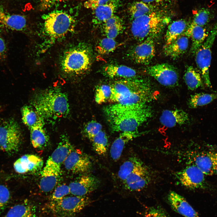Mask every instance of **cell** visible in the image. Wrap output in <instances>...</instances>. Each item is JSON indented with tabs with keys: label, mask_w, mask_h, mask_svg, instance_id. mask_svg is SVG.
Listing matches in <instances>:
<instances>
[{
	"label": "cell",
	"mask_w": 217,
	"mask_h": 217,
	"mask_svg": "<svg viewBox=\"0 0 217 217\" xmlns=\"http://www.w3.org/2000/svg\"><path fill=\"white\" fill-rule=\"evenodd\" d=\"M104 112L114 132H137L138 127L152 115L147 104L125 105L115 103L106 106Z\"/></svg>",
	"instance_id": "obj_1"
},
{
	"label": "cell",
	"mask_w": 217,
	"mask_h": 217,
	"mask_svg": "<svg viewBox=\"0 0 217 217\" xmlns=\"http://www.w3.org/2000/svg\"><path fill=\"white\" fill-rule=\"evenodd\" d=\"M109 101L125 105L147 104L155 99L154 91L146 79L138 76L116 80L111 85Z\"/></svg>",
	"instance_id": "obj_2"
},
{
	"label": "cell",
	"mask_w": 217,
	"mask_h": 217,
	"mask_svg": "<svg viewBox=\"0 0 217 217\" xmlns=\"http://www.w3.org/2000/svg\"><path fill=\"white\" fill-rule=\"evenodd\" d=\"M31 103L44 120H55L65 118L69 112L67 96L57 88H51L36 93Z\"/></svg>",
	"instance_id": "obj_3"
},
{
	"label": "cell",
	"mask_w": 217,
	"mask_h": 217,
	"mask_svg": "<svg viewBox=\"0 0 217 217\" xmlns=\"http://www.w3.org/2000/svg\"><path fill=\"white\" fill-rule=\"evenodd\" d=\"M42 29L46 44H52L67 36L73 30L75 20L74 18L67 12L55 10L44 14Z\"/></svg>",
	"instance_id": "obj_4"
},
{
	"label": "cell",
	"mask_w": 217,
	"mask_h": 217,
	"mask_svg": "<svg viewBox=\"0 0 217 217\" xmlns=\"http://www.w3.org/2000/svg\"><path fill=\"white\" fill-rule=\"evenodd\" d=\"M91 54L89 48L83 44L72 46L67 49L62 55L61 67L62 71L70 76L84 74L91 64Z\"/></svg>",
	"instance_id": "obj_5"
},
{
	"label": "cell",
	"mask_w": 217,
	"mask_h": 217,
	"mask_svg": "<svg viewBox=\"0 0 217 217\" xmlns=\"http://www.w3.org/2000/svg\"><path fill=\"white\" fill-rule=\"evenodd\" d=\"M165 19L159 13L152 11L133 20L131 31L133 37L142 42L148 38L154 39L162 32Z\"/></svg>",
	"instance_id": "obj_6"
},
{
	"label": "cell",
	"mask_w": 217,
	"mask_h": 217,
	"mask_svg": "<svg viewBox=\"0 0 217 217\" xmlns=\"http://www.w3.org/2000/svg\"><path fill=\"white\" fill-rule=\"evenodd\" d=\"M21 133L17 122L9 118L0 125V149L9 155L17 152L21 141Z\"/></svg>",
	"instance_id": "obj_7"
},
{
	"label": "cell",
	"mask_w": 217,
	"mask_h": 217,
	"mask_svg": "<svg viewBox=\"0 0 217 217\" xmlns=\"http://www.w3.org/2000/svg\"><path fill=\"white\" fill-rule=\"evenodd\" d=\"M217 36V21L210 31L202 45L196 52L195 61L201 76L206 85L211 84L209 77V68L212 58L211 48Z\"/></svg>",
	"instance_id": "obj_8"
},
{
	"label": "cell",
	"mask_w": 217,
	"mask_h": 217,
	"mask_svg": "<svg viewBox=\"0 0 217 217\" xmlns=\"http://www.w3.org/2000/svg\"><path fill=\"white\" fill-rule=\"evenodd\" d=\"M91 202L86 196H67L60 200L49 204V207L56 217H74Z\"/></svg>",
	"instance_id": "obj_9"
},
{
	"label": "cell",
	"mask_w": 217,
	"mask_h": 217,
	"mask_svg": "<svg viewBox=\"0 0 217 217\" xmlns=\"http://www.w3.org/2000/svg\"><path fill=\"white\" fill-rule=\"evenodd\" d=\"M204 173L193 164L176 174L177 178L184 186L190 190L206 189L208 187Z\"/></svg>",
	"instance_id": "obj_10"
},
{
	"label": "cell",
	"mask_w": 217,
	"mask_h": 217,
	"mask_svg": "<svg viewBox=\"0 0 217 217\" xmlns=\"http://www.w3.org/2000/svg\"><path fill=\"white\" fill-rule=\"evenodd\" d=\"M146 72L164 86L174 87L178 84L179 75L173 65L167 63L157 64L147 67Z\"/></svg>",
	"instance_id": "obj_11"
},
{
	"label": "cell",
	"mask_w": 217,
	"mask_h": 217,
	"mask_svg": "<svg viewBox=\"0 0 217 217\" xmlns=\"http://www.w3.org/2000/svg\"><path fill=\"white\" fill-rule=\"evenodd\" d=\"M154 39L150 38H147L133 46L128 53L130 59L137 64H149L155 54Z\"/></svg>",
	"instance_id": "obj_12"
},
{
	"label": "cell",
	"mask_w": 217,
	"mask_h": 217,
	"mask_svg": "<svg viewBox=\"0 0 217 217\" xmlns=\"http://www.w3.org/2000/svg\"><path fill=\"white\" fill-rule=\"evenodd\" d=\"M63 164L66 169L74 173L87 172L92 166L90 158L80 150L74 148Z\"/></svg>",
	"instance_id": "obj_13"
},
{
	"label": "cell",
	"mask_w": 217,
	"mask_h": 217,
	"mask_svg": "<svg viewBox=\"0 0 217 217\" xmlns=\"http://www.w3.org/2000/svg\"><path fill=\"white\" fill-rule=\"evenodd\" d=\"M151 180L150 172L144 164L129 175L123 182L125 189L134 191L143 189L148 185Z\"/></svg>",
	"instance_id": "obj_14"
},
{
	"label": "cell",
	"mask_w": 217,
	"mask_h": 217,
	"mask_svg": "<svg viewBox=\"0 0 217 217\" xmlns=\"http://www.w3.org/2000/svg\"><path fill=\"white\" fill-rule=\"evenodd\" d=\"M100 182L95 176L90 175H83L68 185L70 194L76 196H85L98 187Z\"/></svg>",
	"instance_id": "obj_15"
},
{
	"label": "cell",
	"mask_w": 217,
	"mask_h": 217,
	"mask_svg": "<svg viewBox=\"0 0 217 217\" xmlns=\"http://www.w3.org/2000/svg\"><path fill=\"white\" fill-rule=\"evenodd\" d=\"M61 167L46 164L41 172L39 187L43 192L52 191L55 187L60 176Z\"/></svg>",
	"instance_id": "obj_16"
},
{
	"label": "cell",
	"mask_w": 217,
	"mask_h": 217,
	"mask_svg": "<svg viewBox=\"0 0 217 217\" xmlns=\"http://www.w3.org/2000/svg\"><path fill=\"white\" fill-rule=\"evenodd\" d=\"M167 200L172 209L184 217H200L184 197L176 192H170Z\"/></svg>",
	"instance_id": "obj_17"
},
{
	"label": "cell",
	"mask_w": 217,
	"mask_h": 217,
	"mask_svg": "<svg viewBox=\"0 0 217 217\" xmlns=\"http://www.w3.org/2000/svg\"><path fill=\"white\" fill-rule=\"evenodd\" d=\"M43 161L39 156L30 154L25 155L17 160L13 166L15 171L19 174L35 172L39 170L43 165Z\"/></svg>",
	"instance_id": "obj_18"
},
{
	"label": "cell",
	"mask_w": 217,
	"mask_h": 217,
	"mask_svg": "<svg viewBox=\"0 0 217 217\" xmlns=\"http://www.w3.org/2000/svg\"><path fill=\"white\" fill-rule=\"evenodd\" d=\"M27 20L23 15L11 14L0 5V25L2 27L13 31H23L27 27Z\"/></svg>",
	"instance_id": "obj_19"
},
{
	"label": "cell",
	"mask_w": 217,
	"mask_h": 217,
	"mask_svg": "<svg viewBox=\"0 0 217 217\" xmlns=\"http://www.w3.org/2000/svg\"><path fill=\"white\" fill-rule=\"evenodd\" d=\"M74 148L68 137L63 136L56 148L48 158L46 164L61 167Z\"/></svg>",
	"instance_id": "obj_20"
},
{
	"label": "cell",
	"mask_w": 217,
	"mask_h": 217,
	"mask_svg": "<svg viewBox=\"0 0 217 217\" xmlns=\"http://www.w3.org/2000/svg\"><path fill=\"white\" fill-rule=\"evenodd\" d=\"M160 121L162 125L169 128L177 125H182L189 120L188 114L181 109L165 110L160 117Z\"/></svg>",
	"instance_id": "obj_21"
},
{
	"label": "cell",
	"mask_w": 217,
	"mask_h": 217,
	"mask_svg": "<svg viewBox=\"0 0 217 217\" xmlns=\"http://www.w3.org/2000/svg\"><path fill=\"white\" fill-rule=\"evenodd\" d=\"M120 4V0H116L97 7L93 11L92 22L95 26L102 24L115 15Z\"/></svg>",
	"instance_id": "obj_22"
},
{
	"label": "cell",
	"mask_w": 217,
	"mask_h": 217,
	"mask_svg": "<svg viewBox=\"0 0 217 217\" xmlns=\"http://www.w3.org/2000/svg\"><path fill=\"white\" fill-rule=\"evenodd\" d=\"M215 152L206 150L199 151L193 157V164L206 175L214 174L213 159Z\"/></svg>",
	"instance_id": "obj_23"
},
{
	"label": "cell",
	"mask_w": 217,
	"mask_h": 217,
	"mask_svg": "<svg viewBox=\"0 0 217 217\" xmlns=\"http://www.w3.org/2000/svg\"><path fill=\"white\" fill-rule=\"evenodd\" d=\"M189 37L183 35L163 48L165 55L173 59L181 57L187 51L189 44Z\"/></svg>",
	"instance_id": "obj_24"
},
{
	"label": "cell",
	"mask_w": 217,
	"mask_h": 217,
	"mask_svg": "<svg viewBox=\"0 0 217 217\" xmlns=\"http://www.w3.org/2000/svg\"><path fill=\"white\" fill-rule=\"evenodd\" d=\"M208 34L204 27L195 25L192 23L189 25L183 35L191 38V53H196L205 41Z\"/></svg>",
	"instance_id": "obj_25"
},
{
	"label": "cell",
	"mask_w": 217,
	"mask_h": 217,
	"mask_svg": "<svg viewBox=\"0 0 217 217\" xmlns=\"http://www.w3.org/2000/svg\"><path fill=\"white\" fill-rule=\"evenodd\" d=\"M139 135L138 132H124L121 133L112 144L110 149L111 158L115 161L120 157L125 145Z\"/></svg>",
	"instance_id": "obj_26"
},
{
	"label": "cell",
	"mask_w": 217,
	"mask_h": 217,
	"mask_svg": "<svg viewBox=\"0 0 217 217\" xmlns=\"http://www.w3.org/2000/svg\"><path fill=\"white\" fill-rule=\"evenodd\" d=\"M103 72L105 75L111 78L124 79L137 76L134 69L124 65L109 64L104 68Z\"/></svg>",
	"instance_id": "obj_27"
},
{
	"label": "cell",
	"mask_w": 217,
	"mask_h": 217,
	"mask_svg": "<svg viewBox=\"0 0 217 217\" xmlns=\"http://www.w3.org/2000/svg\"><path fill=\"white\" fill-rule=\"evenodd\" d=\"M35 206L27 200L12 207L4 217H35Z\"/></svg>",
	"instance_id": "obj_28"
},
{
	"label": "cell",
	"mask_w": 217,
	"mask_h": 217,
	"mask_svg": "<svg viewBox=\"0 0 217 217\" xmlns=\"http://www.w3.org/2000/svg\"><path fill=\"white\" fill-rule=\"evenodd\" d=\"M189 25L186 20L182 19L175 20L170 24L165 36V45L170 44L183 35Z\"/></svg>",
	"instance_id": "obj_29"
},
{
	"label": "cell",
	"mask_w": 217,
	"mask_h": 217,
	"mask_svg": "<svg viewBox=\"0 0 217 217\" xmlns=\"http://www.w3.org/2000/svg\"><path fill=\"white\" fill-rule=\"evenodd\" d=\"M30 129L32 144L36 149L46 147L49 142V137L44 127V124L33 127Z\"/></svg>",
	"instance_id": "obj_30"
},
{
	"label": "cell",
	"mask_w": 217,
	"mask_h": 217,
	"mask_svg": "<svg viewBox=\"0 0 217 217\" xmlns=\"http://www.w3.org/2000/svg\"><path fill=\"white\" fill-rule=\"evenodd\" d=\"M21 113L23 123L29 129L44 124V120L31 106L27 105L23 106L21 109Z\"/></svg>",
	"instance_id": "obj_31"
},
{
	"label": "cell",
	"mask_w": 217,
	"mask_h": 217,
	"mask_svg": "<svg viewBox=\"0 0 217 217\" xmlns=\"http://www.w3.org/2000/svg\"><path fill=\"white\" fill-rule=\"evenodd\" d=\"M143 165L137 157L133 156L130 158L120 166L118 173L119 178L124 181L129 175Z\"/></svg>",
	"instance_id": "obj_32"
},
{
	"label": "cell",
	"mask_w": 217,
	"mask_h": 217,
	"mask_svg": "<svg viewBox=\"0 0 217 217\" xmlns=\"http://www.w3.org/2000/svg\"><path fill=\"white\" fill-rule=\"evenodd\" d=\"M184 79L188 89L191 90H195L202 85L201 75L191 66L187 67Z\"/></svg>",
	"instance_id": "obj_33"
},
{
	"label": "cell",
	"mask_w": 217,
	"mask_h": 217,
	"mask_svg": "<svg viewBox=\"0 0 217 217\" xmlns=\"http://www.w3.org/2000/svg\"><path fill=\"white\" fill-rule=\"evenodd\" d=\"M217 99V93H197L191 96L188 105L190 108H196L208 104Z\"/></svg>",
	"instance_id": "obj_34"
},
{
	"label": "cell",
	"mask_w": 217,
	"mask_h": 217,
	"mask_svg": "<svg viewBox=\"0 0 217 217\" xmlns=\"http://www.w3.org/2000/svg\"><path fill=\"white\" fill-rule=\"evenodd\" d=\"M93 148L99 155H104L106 153L108 148V137L103 130L95 136L91 140Z\"/></svg>",
	"instance_id": "obj_35"
},
{
	"label": "cell",
	"mask_w": 217,
	"mask_h": 217,
	"mask_svg": "<svg viewBox=\"0 0 217 217\" xmlns=\"http://www.w3.org/2000/svg\"><path fill=\"white\" fill-rule=\"evenodd\" d=\"M152 11V7L142 1L134 3L129 9V12L132 20Z\"/></svg>",
	"instance_id": "obj_36"
},
{
	"label": "cell",
	"mask_w": 217,
	"mask_h": 217,
	"mask_svg": "<svg viewBox=\"0 0 217 217\" xmlns=\"http://www.w3.org/2000/svg\"><path fill=\"white\" fill-rule=\"evenodd\" d=\"M214 16L213 12L211 10L208 8H202L195 14L192 23L204 27L209 22Z\"/></svg>",
	"instance_id": "obj_37"
},
{
	"label": "cell",
	"mask_w": 217,
	"mask_h": 217,
	"mask_svg": "<svg viewBox=\"0 0 217 217\" xmlns=\"http://www.w3.org/2000/svg\"><path fill=\"white\" fill-rule=\"evenodd\" d=\"M112 94L111 85L106 84L101 85L96 89L95 95V101L99 104L109 101Z\"/></svg>",
	"instance_id": "obj_38"
},
{
	"label": "cell",
	"mask_w": 217,
	"mask_h": 217,
	"mask_svg": "<svg viewBox=\"0 0 217 217\" xmlns=\"http://www.w3.org/2000/svg\"><path fill=\"white\" fill-rule=\"evenodd\" d=\"M117 46L114 39L105 37L101 39L96 46V51L101 55H105L113 51Z\"/></svg>",
	"instance_id": "obj_39"
},
{
	"label": "cell",
	"mask_w": 217,
	"mask_h": 217,
	"mask_svg": "<svg viewBox=\"0 0 217 217\" xmlns=\"http://www.w3.org/2000/svg\"><path fill=\"white\" fill-rule=\"evenodd\" d=\"M70 194L68 185L62 184L55 188L49 198V204L56 202Z\"/></svg>",
	"instance_id": "obj_40"
},
{
	"label": "cell",
	"mask_w": 217,
	"mask_h": 217,
	"mask_svg": "<svg viewBox=\"0 0 217 217\" xmlns=\"http://www.w3.org/2000/svg\"><path fill=\"white\" fill-rule=\"evenodd\" d=\"M102 130L101 124L96 121L92 120L89 122L84 127V132L87 137L91 141L93 137Z\"/></svg>",
	"instance_id": "obj_41"
},
{
	"label": "cell",
	"mask_w": 217,
	"mask_h": 217,
	"mask_svg": "<svg viewBox=\"0 0 217 217\" xmlns=\"http://www.w3.org/2000/svg\"><path fill=\"white\" fill-rule=\"evenodd\" d=\"M10 193L5 185L0 184V214L7 206L10 199Z\"/></svg>",
	"instance_id": "obj_42"
},
{
	"label": "cell",
	"mask_w": 217,
	"mask_h": 217,
	"mask_svg": "<svg viewBox=\"0 0 217 217\" xmlns=\"http://www.w3.org/2000/svg\"><path fill=\"white\" fill-rule=\"evenodd\" d=\"M143 217H171L163 208L160 206L149 207L146 210Z\"/></svg>",
	"instance_id": "obj_43"
},
{
	"label": "cell",
	"mask_w": 217,
	"mask_h": 217,
	"mask_svg": "<svg viewBox=\"0 0 217 217\" xmlns=\"http://www.w3.org/2000/svg\"><path fill=\"white\" fill-rule=\"evenodd\" d=\"M124 27L122 22L116 24L103 31L106 37L114 39L123 31Z\"/></svg>",
	"instance_id": "obj_44"
},
{
	"label": "cell",
	"mask_w": 217,
	"mask_h": 217,
	"mask_svg": "<svg viewBox=\"0 0 217 217\" xmlns=\"http://www.w3.org/2000/svg\"><path fill=\"white\" fill-rule=\"evenodd\" d=\"M116 0H87L84 3V7L93 10L97 7Z\"/></svg>",
	"instance_id": "obj_45"
},
{
	"label": "cell",
	"mask_w": 217,
	"mask_h": 217,
	"mask_svg": "<svg viewBox=\"0 0 217 217\" xmlns=\"http://www.w3.org/2000/svg\"><path fill=\"white\" fill-rule=\"evenodd\" d=\"M65 0H41L39 5L41 11L49 9L60 2Z\"/></svg>",
	"instance_id": "obj_46"
},
{
	"label": "cell",
	"mask_w": 217,
	"mask_h": 217,
	"mask_svg": "<svg viewBox=\"0 0 217 217\" xmlns=\"http://www.w3.org/2000/svg\"><path fill=\"white\" fill-rule=\"evenodd\" d=\"M122 22H123L122 20L119 17L114 15L107 20L102 24L103 30L108 28L116 24Z\"/></svg>",
	"instance_id": "obj_47"
},
{
	"label": "cell",
	"mask_w": 217,
	"mask_h": 217,
	"mask_svg": "<svg viewBox=\"0 0 217 217\" xmlns=\"http://www.w3.org/2000/svg\"><path fill=\"white\" fill-rule=\"evenodd\" d=\"M7 47L4 39L0 37V60H3L6 58Z\"/></svg>",
	"instance_id": "obj_48"
},
{
	"label": "cell",
	"mask_w": 217,
	"mask_h": 217,
	"mask_svg": "<svg viewBox=\"0 0 217 217\" xmlns=\"http://www.w3.org/2000/svg\"><path fill=\"white\" fill-rule=\"evenodd\" d=\"M213 169L214 174L217 175V152H215L213 159Z\"/></svg>",
	"instance_id": "obj_49"
},
{
	"label": "cell",
	"mask_w": 217,
	"mask_h": 217,
	"mask_svg": "<svg viewBox=\"0 0 217 217\" xmlns=\"http://www.w3.org/2000/svg\"><path fill=\"white\" fill-rule=\"evenodd\" d=\"M164 0H142V1L145 3H149L153 2H159Z\"/></svg>",
	"instance_id": "obj_50"
},
{
	"label": "cell",
	"mask_w": 217,
	"mask_h": 217,
	"mask_svg": "<svg viewBox=\"0 0 217 217\" xmlns=\"http://www.w3.org/2000/svg\"><path fill=\"white\" fill-rule=\"evenodd\" d=\"M2 26L0 25V33L2 31Z\"/></svg>",
	"instance_id": "obj_51"
}]
</instances>
